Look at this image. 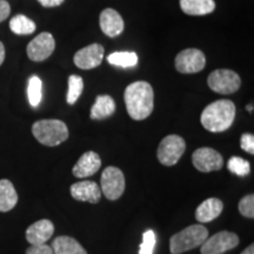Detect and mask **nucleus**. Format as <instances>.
<instances>
[{
    "label": "nucleus",
    "instance_id": "f257e3e1",
    "mask_svg": "<svg viewBox=\"0 0 254 254\" xmlns=\"http://www.w3.org/2000/svg\"><path fill=\"white\" fill-rule=\"evenodd\" d=\"M126 110L132 119L144 120L151 116L154 106L153 88L147 81H134L126 87L125 94Z\"/></svg>",
    "mask_w": 254,
    "mask_h": 254
},
{
    "label": "nucleus",
    "instance_id": "f03ea898",
    "mask_svg": "<svg viewBox=\"0 0 254 254\" xmlns=\"http://www.w3.org/2000/svg\"><path fill=\"white\" fill-rule=\"evenodd\" d=\"M236 118V105L227 99L217 100L202 111L200 122L209 132H225L230 128Z\"/></svg>",
    "mask_w": 254,
    "mask_h": 254
},
{
    "label": "nucleus",
    "instance_id": "7ed1b4c3",
    "mask_svg": "<svg viewBox=\"0 0 254 254\" xmlns=\"http://www.w3.org/2000/svg\"><path fill=\"white\" fill-rule=\"evenodd\" d=\"M32 133L40 144L49 147L58 146L68 138V128L66 124L57 119L38 120L32 126Z\"/></svg>",
    "mask_w": 254,
    "mask_h": 254
},
{
    "label": "nucleus",
    "instance_id": "20e7f679",
    "mask_svg": "<svg viewBox=\"0 0 254 254\" xmlns=\"http://www.w3.org/2000/svg\"><path fill=\"white\" fill-rule=\"evenodd\" d=\"M208 238V230L202 224L190 225L178 232L170 239V251L172 254H182L201 246Z\"/></svg>",
    "mask_w": 254,
    "mask_h": 254
},
{
    "label": "nucleus",
    "instance_id": "39448f33",
    "mask_svg": "<svg viewBox=\"0 0 254 254\" xmlns=\"http://www.w3.org/2000/svg\"><path fill=\"white\" fill-rule=\"evenodd\" d=\"M208 87L215 93L232 94L236 93L241 86L239 74L231 69H215L208 75Z\"/></svg>",
    "mask_w": 254,
    "mask_h": 254
},
{
    "label": "nucleus",
    "instance_id": "423d86ee",
    "mask_svg": "<svg viewBox=\"0 0 254 254\" xmlns=\"http://www.w3.org/2000/svg\"><path fill=\"white\" fill-rule=\"evenodd\" d=\"M186 142L180 135L165 136L158 147V159L165 166H173L185 153Z\"/></svg>",
    "mask_w": 254,
    "mask_h": 254
},
{
    "label": "nucleus",
    "instance_id": "0eeeda50",
    "mask_svg": "<svg viewBox=\"0 0 254 254\" xmlns=\"http://www.w3.org/2000/svg\"><path fill=\"white\" fill-rule=\"evenodd\" d=\"M100 183L101 192L109 200H118L125 192V176L118 167L105 168Z\"/></svg>",
    "mask_w": 254,
    "mask_h": 254
},
{
    "label": "nucleus",
    "instance_id": "6e6552de",
    "mask_svg": "<svg viewBox=\"0 0 254 254\" xmlns=\"http://www.w3.org/2000/svg\"><path fill=\"white\" fill-rule=\"evenodd\" d=\"M239 245V237L233 232L221 231L207 238L200 246L201 254H222Z\"/></svg>",
    "mask_w": 254,
    "mask_h": 254
},
{
    "label": "nucleus",
    "instance_id": "1a4fd4ad",
    "mask_svg": "<svg viewBox=\"0 0 254 254\" xmlns=\"http://www.w3.org/2000/svg\"><path fill=\"white\" fill-rule=\"evenodd\" d=\"M174 64L178 72L183 74H193L205 68L206 58L200 50L186 49L178 53Z\"/></svg>",
    "mask_w": 254,
    "mask_h": 254
},
{
    "label": "nucleus",
    "instance_id": "9d476101",
    "mask_svg": "<svg viewBox=\"0 0 254 254\" xmlns=\"http://www.w3.org/2000/svg\"><path fill=\"white\" fill-rule=\"evenodd\" d=\"M192 163L200 172L208 173L221 170L224 165L222 155L211 147H200L192 154Z\"/></svg>",
    "mask_w": 254,
    "mask_h": 254
},
{
    "label": "nucleus",
    "instance_id": "9b49d317",
    "mask_svg": "<svg viewBox=\"0 0 254 254\" xmlns=\"http://www.w3.org/2000/svg\"><path fill=\"white\" fill-rule=\"evenodd\" d=\"M55 38L49 32L38 34L27 46V56L32 62H44L55 52Z\"/></svg>",
    "mask_w": 254,
    "mask_h": 254
},
{
    "label": "nucleus",
    "instance_id": "f8f14e48",
    "mask_svg": "<svg viewBox=\"0 0 254 254\" xmlns=\"http://www.w3.org/2000/svg\"><path fill=\"white\" fill-rule=\"evenodd\" d=\"M105 50L99 44H92L79 50L74 55L73 62L81 69H92L98 67L104 59Z\"/></svg>",
    "mask_w": 254,
    "mask_h": 254
},
{
    "label": "nucleus",
    "instance_id": "ddd939ff",
    "mask_svg": "<svg viewBox=\"0 0 254 254\" xmlns=\"http://www.w3.org/2000/svg\"><path fill=\"white\" fill-rule=\"evenodd\" d=\"M69 192H71L73 199L78 200V201H87L91 204H97L101 198V190L98 184L90 182V180L73 184L69 189Z\"/></svg>",
    "mask_w": 254,
    "mask_h": 254
},
{
    "label": "nucleus",
    "instance_id": "4468645a",
    "mask_svg": "<svg viewBox=\"0 0 254 254\" xmlns=\"http://www.w3.org/2000/svg\"><path fill=\"white\" fill-rule=\"evenodd\" d=\"M99 21L101 31L110 38L120 36L124 32V28H125L122 15L113 8H105L101 12Z\"/></svg>",
    "mask_w": 254,
    "mask_h": 254
},
{
    "label": "nucleus",
    "instance_id": "2eb2a0df",
    "mask_svg": "<svg viewBox=\"0 0 254 254\" xmlns=\"http://www.w3.org/2000/svg\"><path fill=\"white\" fill-rule=\"evenodd\" d=\"M55 225L51 220L43 219L32 224L26 230V240L31 245H43L52 238Z\"/></svg>",
    "mask_w": 254,
    "mask_h": 254
},
{
    "label": "nucleus",
    "instance_id": "dca6fc26",
    "mask_svg": "<svg viewBox=\"0 0 254 254\" xmlns=\"http://www.w3.org/2000/svg\"><path fill=\"white\" fill-rule=\"evenodd\" d=\"M101 166L99 154L93 151H88L79 158L77 164L73 167V176L77 178H88L98 172Z\"/></svg>",
    "mask_w": 254,
    "mask_h": 254
},
{
    "label": "nucleus",
    "instance_id": "f3484780",
    "mask_svg": "<svg viewBox=\"0 0 254 254\" xmlns=\"http://www.w3.org/2000/svg\"><path fill=\"white\" fill-rule=\"evenodd\" d=\"M224 209V204L218 198H208L198 206L195 211V219L200 224H206L214 219H217L221 214Z\"/></svg>",
    "mask_w": 254,
    "mask_h": 254
},
{
    "label": "nucleus",
    "instance_id": "a211bd4d",
    "mask_svg": "<svg viewBox=\"0 0 254 254\" xmlns=\"http://www.w3.org/2000/svg\"><path fill=\"white\" fill-rule=\"evenodd\" d=\"M116 112V103L110 95H98L91 109V119L104 120Z\"/></svg>",
    "mask_w": 254,
    "mask_h": 254
},
{
    "label": "nucleus",
    "instance_id": "6ab92c4d",
    "mask_svg": "<svg viewBox=\"0 0 254 254\" xmlns=\"http://www.w3.org/2000/svg\"><path fill=\"white\" fill-rule=\"evenodd\" d=\"M180 7L189 15H206L215 9L214 0H180Z\"/></svg>",
    "mask_w": 254,
    "mask_h": 254
},
{
    "label": "nucleus",
    "instance_id": "aec40b11",
    "mask_svg": "<svg viewBox=\"0 0 254 254\" xmlns=\"http://www.w3.org/2000/svg\"><path fill=\"white\" fill-rule=\"evenodd\" d=\"M52 250L55 254H87L77 240L67 236L56 238L52 243Z\"/></svg>",
    "mask_w": 254,
    "mask_h": 254
},
{
    "label": "nucleus",
    "instance_id": "412c9836",
    "mask_svg": "<svg viewBox=\"0 0 254 254\" xmlns=\"http://www.w3.org/2000/svg\"><path fill=\"white\" fill-rule=\"evenodd\" d=\"M18 194L13 184L7 179L0 180V212H8L15 207Z\"/></svg>",
    "mask_w": 254,
    "mask_h": 254
},
{
    "label": "nucleus",
    "instance_id": "4be33fe9",
    "mask_svg": "<svg viewBox=\"0 0 254 254\" xmlns=\"http://www.w3.org/2000/svg\"><path fill=\"white\" fill-rule=\"evenodd\" d=\"M9 28L14 34L18 36H28L36 31V24L30 18L24 14L14 15L9 21Z\"/></svg>",
    "mask_w": 254,
    "mask_h": 254
},
{
    "label": "nucleus",
    "instance_id": "5701e85b",
    "mask_svg": "<svg viewBox=\"0 0 254 254\" xmlns=\"http://www.w3.org/2000/svg\"><path fill=\"white\" fill-rule=\"evenodd\" d=\"M107 62L113 66L119 67H134L138 64V55L135 52H127V51H120V52H113L107 57Z\"/></svg>",
    "mask_w": 254,
    "mask_h": 254
},
{
    "label": "nucleus",
    "instance_id": "b1692460",
    "mask_svg": "<svg viewBox=\"0 0 254 254\" xmlns=\"http://www.w3.org/2000/svg\"><path fill=\"white\" fill-rule=\"evenodd\" d=\"M27 95L28 101H30L32 107L39 106L41 98H43V82H41L40 78L37 77V75H33L28 80Z\"/></svg>",
    "mask_w": 254,
    "mask_h": 254
},
{
    "label": "nucleus",
    "instance_id": "393cba45",
    "mask_svg": "<svg viewBox=\"0 0 254 254\" xmlns=\"http://www.w3.org/2000/svg\"><path fill=\"white\" fill-rule=\"evenodd\" d=\"M84 90V80L79 75L72 74L68 77V91H67V104L74 105L77 103Z\"/></svg>",
    "mask_w": 254,
    "mask_h": 254
},
{
    "label": "nucleus",
    "instance_id": "a878e982",
    "mask_svg": "<svg viewBox=\"0 0 254 254\" xmlns=\"http://www.w3.org/2000/svg\"><path fill=\"white\" fill-rule=\"evenodd\" d=\"M228 171L239 177H246L251 172V165L247 160L240 157H232L227 163Z\"/></svg>",
    "mask_w": 254,
    "mask_h": 254
},
{
    "label": "nucleus",
    "instance_id": "bb28decb",
    "mask_svg": "<svg viewBox=\"0 0 254 254\" xmlns=\"http://www.w3.org/2000/svg\"><path fill=\"white\" fill-rule=\"evenodd\" d=\"M155 233L152 230L146 231L142 234V243L139 250V254H153V250L155 246Z\"/></svg>",
    "mask_w": 254,
    "mask_h": 254
},
{
    "label": "nucleus",
    "instance_id": "cd10ccee",
    "mask_svg": "<svg viewBox=\"0 0 254 254\" xmlns=\"http://www.w3.org/2000/svg\"><path fill=\"white\" fill-rule=\"evenodd\" d=\"M239 212L246 218H254V195L249 194L244 196L239 202Z\"/></svg>",
    "mask_w": 254,
    "mask_h": 254
},
{
    "label": "nucleus",
    "instance_id": "c85d7f7f",
    "mask_svg": "<svg viewBox=\"0 0 254 254\" xmlns=\"http://www.w3.org/2000/svg\"><path fill=\"white\" fill-rule=\"evenodd\" d=\"M240 146L244 151L250 154H254V136L250 133H245L241 135Z\"/></svg>",
    "mask_w": 254,
    "mask_h": 254
},
{
    "label": "nucleus",
    "instance_id": "c756f323",
    "mask_svg": "<svg viewBox=\"0 0 254 254\" xmlns=\"http://www.w3.org/2000/svg\"><path fill=\"white\" fill-rule=\"evenodd\" d=\"M26 254H55L52 247L45 245H31L26 251Z\"/></svg>",
    "mask_w": 254,
    "mask_h": 254
},
{
    "label": "nucleus",
    "instance_id": "7c9ffc66",
    "mask_svg": "<svg viewBox=\"0 0 254 254\" xmlns=\"http://www.w3.org/2000/svg\"><path fill=\"white\" fill-rule=\"evenodd\" d=\"M9 12H11V6L6 0H0V23L8 18Z\"/></svg>",
    "mask_w": 254,
    "mask_h": 254
},
{
    "label": "nucleus",
    "instance_id": "2f4dec72",
    "mask_svg": "<svg viewBox=\"0 0 254 254\" xmlns=\"http://www.w3.org/2000/svg\"><path fill=\"white\" fill-rule=\"evenodd\" d=\"M65 0H38V2L44 7L51 8V7H57V6H60Z\"/></svg>",
    "mask_w": 254,
    "mask_h": 254
},
{
    "label": "nucleus",
    "instance_id": "473e14b6",
    "mask_svg": "<svg viewBox=\"0 0 254 254\" xmlns=\"http://www.w3.org/2000/svg\"><path fill=\"white\" fill-rule=\"evenodd\" d=\"M4 60H5V46L4 44L0 41V65H2Z\"/></svg>",
    "mask_w": 254,
    "mask_h": 254
},
{
    "label": "nucleus",
    "instance_id": "72a5a7b5",
    "mask_svg": "<svg viewBox=\"0 0 254 254\" xmlns=\"http://www.w3.org/2000/svg\"><path fill=\"white\" fill-rule=\"evenodd\" d=\"M241 254H254V246L250 245Z\"/></svg>",
    "mask_w": 254,
    "mask_h": 254
},
{
    "label": "nucleus",
    "instance_id": "f704fd0d",
    "mask_svg": "<svg viewBox=\"0 0 254 254\" xmlns=\"http://www.w3.org/2000/svg\"><path fill=\"white\" fill-rule=\"evenodd\" d=\"M246 110L249 111V112H253V104L247 105V106H246Z\"/></svg>",
    "mask_w": 254,
    "mask_h": 254
}]
</instances>
